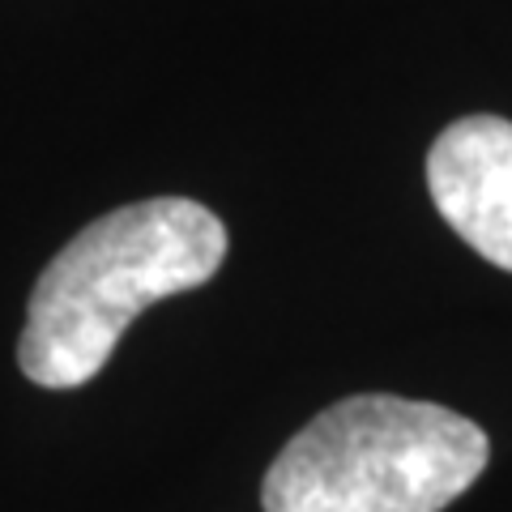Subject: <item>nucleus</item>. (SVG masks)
I'll return each mask as SVG.
<instances>
[{"label": "nucleus", "instance_id": "f03ea898", "mask_svg": "<svg viewBox=\"0 0 512 512\" xmlns=\"http://www.w3.org/2000/svg\"><path fill=\"white\" fill-rule=\"evenodd\" d=\"M491 461L466 414L393 393L342 397L274 457L265 512H444Z\"/></svg>", "mask_w": 512, "mask_h": 512}, {"label": "nucleus", "instance_id": "7ed1b4c3", "mask_svg": "<svg viewBox=\"0 0 512 512\" xmlns=\"http://www.w3.org/2000/svg\"><path fill=\"white\" fill-rule=\"evenodd\" d=\"M427 188L440 218L512 274V120L466 116L427 150Z\"/></svg>", "mask_w": 512, "mask_h": 512}, {"label": "nucleus", "instance_id": "f257e3e1", "mask_svg": "<svg viewBox=\"0 0 512 512\" xmlns=\"http://www.w3.org/2000/svg\"><path fill=\"white\" fill-rule=\"evenodd\" d=\"M231 235L192 197L120 205L64 244L30 291L18 363L43 389H77L107 367L128 325L158 299L197 291Z\"/></svg>", "mask_w": 512, "mask_h": 512}]
</instances>
